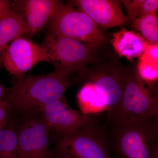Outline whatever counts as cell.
I'll return each instance as SVG.
<instances>
[{
    "label": "cell",
    "mask_w": 158,
    "mask_h": 158,
    "mask_svg": "<svg viewBox=\"0 0 158 158\" xmlns=\"http://www.w3.org/2000/svg\"><path fill=\"white\" fill-rule=\"evenodd\" d=\"M111 43L120 57L131 61L135 57L140 58L149 44L140 34L124 28L114 33Z\"/></svg>",
    "instance_id": "4fadbf2b"
},
{
    "label": "cell",
    "mask_w": 158,
    "mask_h": 158,
    "mask_svg": "<svg viewBox=\"0 0 158 158\" xmlns=\"http://www.w3.org/2000/svg\"><path fill=\"white\" fill-rule=\"evenodd\" d=\"M140 60L158 63V44L148 45L144 53L139 58Z\"/></svg>",
    "instance_id": "44dd1931"
},
{
    "label": "cell",
    "mask_w": 158,
    "mask_h": 158,
    "mask_svg": "<svg viewBox=\"0 0 158 158\" xmlns=\"http://www.w3.org/2000/svg\"><path fill=\"white\" fill-rule=\"evenodd\" d=\"M84 12L96 25L103 28L114 27L123 24L127 20L120 1L114 0H75L70 2Z\"/></svg>",
    "instance_id": "30bf717a"
},
{
    "label": "cell",
    "mask_w": 158,
    "mask_h": 158,
    "mask_svg": "<svg viewBox=\"0 0 158 158\" xmlns=\"http://www.w3.org/2000/svg\"><path fill=\"white\" fill-rule=\"evenodd\" d=\"M43 61L50 62L45 49L21 36L9 44L2 62L10 74L19 77Z\"/></svg>",
    "instance_id": "52a82bcc"
},
{
    "label": "cell",
    "mask_w": 158,
    "mask_h": 158,
    "mask_svg": "<svg viewBox=\"0 0 158 158\" xmlns=\"http://www.w3.org/2000/svg\"><path fill=\"white\" fill-rule=\"evenodd\" d=\"M50 130L42 117L24 122L17 132L19 158H52Z\"/></svg>",
    "instance_id": "ba28073f"
},
{
    "label": "cell",
    "mask_w": 158,
    "mask_h": 158,
    "mask_svg": "<svg viewBox=\"0 0 158 158\" xmlns=\"http://www.w3.org/2000/svg\"><path fill=\"white\" fill-rule=\"evenodd\" d=\"M77 99L81 112L85 115L106 111L104 102L98 93L94 84L90 81L81 88L77 94Z\"/></svg>",
    "instance_id": "9a60e30c"
},
{
    "label": "cell",
    "mask_w": 158,
    "mask_h": 158,
    "mask_svg": "<svg viewBox=\"0 0 158 158\" xmlns=\"http://www.w3.org/2000/svg\"><path fill=\"white\" fill-rule=\"evenodd\" d=\"M132 24L150 44L158 42V20L156 14L137 18Z\"/></svg>",
    "instance_id": "2e32d148"
},
{
    "label": "cell",
    "mask_w": 158,
    "mask_h": 158,
    "mask_svg": "<svg viewBox=\"0 0 158 158\" xmlns=\"http://www.w3.org/2000/svg\"><path fill=\"white\" fill-rule=\"evenodd\" d=\"M123 80L121 108L118 116L111 122L158 118L157 91L154 85H148L135 74L123 75Z\"/></svg>",
    "instance_id": "5b68a950"
},
{
    "label": "cell",
    "mask_w": 158,
    "mask_h": 158,
    "mask_svg": "<svg viewBox=\"0 0 158 158\" xmlns=\"http://www.w3.org/2000/svg\"><path fill=\"white\" fill-rule=\"evenodd\" d=\"M55 67L74 71L89 58L92 48L68 37L48 33L41 45Z\"/></svg>",
    "instance_id": "8992f818"
},
{
    "label": "cell",
    "mask_w": 158,
    "mask_h": 158,
    "mask_svg": "<svg viewBox=\"0 0 158 158\" xmlns=\"http://www.w3.org/2000/svg\"><path fill=\"white\" fill-rule=\"evenodd\" d=\"M158 9V0H143L137 16L138 17L145 15L156 14Z\"/></svg>",
    "instance_id": "d6986e66"
},
{
    "label": "cell",
    "mask_w": 158,
    "mask_h": 158,
    "mask_svg": "<svg viewBox=\"0 0 158 158\" xmlns=\"http://www.w3.org/2000/svg\"><path fill=\"white\" fill-rule=\"evenodd\" d=\"M29 32L22 15L11 10L0 20V69L2 57L7 47L13 40Z\"/></svg>",
    "instance_id": "5bb4252c"
},
{
    "label": "cell",
    "mask_w": 158,
    "mask_h": 158,
    "mask_svg": "<svg viewBox=\"0 0 158 158\" xmlns=\"http://www.w3.org/2000/svg\"><path fill=\"white\" fill-rule=\"evenodd\" d=\"M90 81L107 108V123L118 116L121 108L123 84V74L115 72H101L92 75Z\"/></svg>",
    "instance_id": "7c38bea8"
},
{
    "label": "cell",
    "mask_w": 158,
    "mask_h": 158,
    "mask_svg": "<svg viewBox=\"0 0 158 158\" xmlns=\"http://www.w3.org/2000/svg\"><path fill=\"white\" fill-rule=\"evenodd\" d=\"M0 158H19L17 132L12 129L0 130Z\"/></svg>",
    "instance_id": "e0dca14e"
},
{
    "label": "cell",
    "mask_w": 158,
    "mask_h": 158,
    "mask_svg": "<svg viewBox=\"0 0 158 158\" xmlns=\"http://www.w3.org/2000/svg\"><path fill=\"white\" fill-rule=\"evenodd\" d=\"M10 2L6 0H0V20L11 11Z\"/></svg>",
    "instance_id": "603a6c76"
},
{
    "label": "cell",
    "mask_w": 158,
    "mask_h": 158,
    "mask_svg": "<svg viewBox=\"0 0 158 158\" xmlns=\"http://www.w3.org/2000/svg\"><path fill=\"white\" fill-rule=\"evenodd\" d=\"M49 33L72 38L92 48L103 44L106 37L90 18L71 4H61L48 23Z\"/></svg>",
    "instance_id": "277c9868"
},
{
    "label": "cell",
    "mask_w": 158,
    "mask_h": 158,
    "mask_svg": "<svg viewBox=\"0 0 158 158\" xmlns=\"http://www.w3.org/2000/svg\"><path fill=\"white\" fill-rule=\"evenodd\" d=\"M140 79L146 84L154 85L158 78V63L140 60L138 65Z\"/></svg>",
    "instance_id": "ac0fdd59"
},
{
    "label": "cell",
    "mask_w": 158,
    "mask_h": 158,
    "mask_svg": "<svg viewBox=\"0 0 158 158\" xmlns=\"http://www.w3.org/2000/svg\"><path fill=\"white\" fill-rule=\"evenodd\" d=\"M10 110L9 105L3 100L0 101V130L6 127L9 122Z\"/></svg>",
    "instance_id": "7402d4cb"
},
{
    "label": "cell",
    "mask_w": 158,
    "mask_h": 158,
    "mask_svg": "<svg viewBox=\"0 0 158 158\" xmlns=\"http://www.w3.org/2000/svg\"><path fill=\"white\" fill-rule=\"evenodd\" d=\"M109 137L121 158H158V118L113 122Z\"/></svg>",
    "instance_id": "7a4b0ae2"
},
{
    "label": "cell",
    "mask_w": 158,
    "mask_h": 158,
    "mask_svg": "<svg viewBox=\"0 0 158 158\" xmlns=\"http://www.w3.org/2000/svg\"><path fill=\"white\" fill-rule=\"evenodd\" d=\"M73 71L56 67L47 74L23 75L15 77L3 100L19 113H37L43 107L63 98L71 82L68 77Z\"/></svg>",
    "instance_id": "6da1fadb"
},
{
    "label": "cell",
    "mask_w": 158,
    "mask_h": 158,
    "mask_svg": "<svg viewBox=\"0 0 158 158\" xmlns=\"http://www.w3.org/2000/svg\"><path fill=\"white\" fill-rule=\"evenodd\" d=\"M9 88H7L0 83V101L3 99L6 93L8 92Z\"/></svg>",
    "instance_id": "cb8c5ba5"
},
{
    "label": "cell",
    "mask_w": 158,
    "mask_h": 158,
    "mask_svg": "<svg viewBox=\"0 0 158 158\" xmlns=\"http://www.w3.org/2000/svg\"><path fill=\"white\" fill-rule=\"evenodd\" d=\"M106 126L94 117L68 135L59 136L56 147L57 158H111Z\"/></svg>",
    "instance_id": "3957f363"
},
{
    "label": "cell",
    "mask_w": 158,
    "mask_h": 158,
    "mask_svg": "<svg viewBox=\"0 0 158 158\" xmlns=\"http://www.w3.org/2000/svg\"><path fill=\"white\" fill-rule=\"evenodd\" d=\"M40 113L50 130L59 136L76 131L93 117L71 108L63 98L45 105Z\"/></svg>",
    "instance_id": "9c48e42d"
},
{
    "label": "cell",
    "mask_w": 158,
    "mask_h": 158,
    "mask_svg": "<svg viewBox=\"0 0 158 158\" xmlns=\"http://www.w3.org/2000/svg\"><path fill=\"white\" fill-rule=\"evenodd\" d=\"M62 3L57 0H17L11 5V9L22 15L28 34L33 35L43 28Z\"/></svg>",
    "instance_id": "8fae6325"
},
{
    "label": "cell",
    "mask_w": 158,
    "mask_h": 158,
    "mask_svg": "<svg viewBox=\"0 0 158 158\" xmlns=\"http://www.w3.org/2000/svg\"><path fill=\"white\" fill-rule=\"evenodd\" d=\"M143 0H134V1H121L125 6L127 11V20H129L132 23L137 18L138 10L140 9Z\"/></svg>",
    "instance_id": "ffe728a7"
}]
</instances>
